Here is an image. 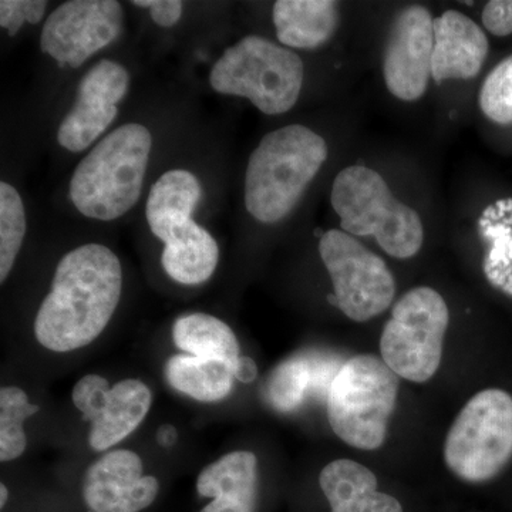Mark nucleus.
Here are the masks:
<instances>
[{"instance_id": "nucleus-27", "label": "nucleus", "mask_w": 512, "mask_h": 512, "mask_svg": "<svg viewBox=\"0 0 512 512\" xmlns=\"http://www.w3.org/2000/svg\"><path fill=\"white\" fill-rule=\"evenodd\" d=\"M45 0H2L0 2V26L8 29L10 36L18 35L23 23L36 25L45 16Z\"/></svg>"}, {"instance_id": "nucleus-6", "label": "nucleus", "mask_w": 512, "mask_h": 512, "mask_svg": "<svg viewBox=\"0 0 512 512\" xmlns=\"http://www.w3.org/2000/svg\"><path fill=\"white\" fill-rule=\"evenodd\" d=\"M399 387L400 377L382 357L359 355L346 360L326 396V412L336 436L359 450L382 446Z\"/></svg>"}, {"instance_id": "nucleus-7", "label": "nucleus", "mask_w": 512, "mask_h": 512, "mask_svg": "<svg viewBox=\"0 0 512 512\" xmlns=\"http://www.w3.org/2000/svg\"><path fill=\"white\" fill-rule=\"evenodd\" d=\"M303 79L301 57L261 36L244 37L229 47L210 73L215 92L245 97L268 116L293 109Z\"/></svg>"}, {"instance_id": "nucleus-32", "label": "nucleus", "mask_w": 512, "mask_h": 512, "mask_svg": "<svg viewBox=\"0 0 512 512\" xmlns=\"http://www.w3.org/2000/svg\"><path fill=\"white\" fill-rule=\"evenodd\" d=\"M9 491L5 484L0 485V507H5L8 503Z\"/></svg>"}, {"instance_id": "nucleus-25", "label": "nucleus", "mask_w": 512, "mask_h": 512, "mask_svg": "<svg viewBox=\"0 0 512 512\" xmlns=\"http://www.w3.org/2000/svg\"><path fill=\"white\" fill-rule=\"evenodd\" d=\"M26 211L19 192L0 183V282L8 278L26 235Z\"/></svg>"}, {"instance_id": "nucleus-13", "label": "nucleus", "mask_w": 512, "mask_h": 512, "mask_svg": "<svg viewBox=\"0 0 512 512\" xmlns=\"http://www.w3.org/2000/svg\"><path fill=\"white\" fill-rule=\"evenodd\" d=\"M434 49V18L429 9L413 5L393 19L383 53V77L396 99L420 100L427 92Z\"/></svg>"}, {"instance_id": "nucleus-1", "label": "nucleus", "mask_w": 512, "mask_h": 512, "mask_svg": "<svg viewBox=\"0 0 512 512\" xmlns=\"http://www.w3.org/2000/svg\"><path fill=\"white\" fill-rule=\"evenodd\" d=\"M119 256L100 244L73 249L60 259L52 291L35 320L37 342L50 352L86 348L107 328L121 298Z\"/></svg>"}, {"instance_id": "nucleus-12", "label": "nucleus", "mask_w": 512, "mask_h": 512, "mask_svg": "<svg viewBox=\"0 0 512 512\" xmlns=\"http://www.w3.org/2000/svg\"><path fill=\"white\" fill-rule=\"evenodd\" d=\"M72 400L84 419L92 423L90 447L104 451L138 429L150 412L153 393L138 379L121 380L110 386L103 376L86 375L74 384Z\"/></svg>"}, {"instance_id": "nucleus-31", "label": "nucleus", "mask_w": 512, "mask_h": 512, "mask_svg": "<svg viewBox=\"0 0 512 512\" xmlns=\"http://www.w3.org/2000/svg\"><path fill=\"white\" fill-rule=\"evenodd\" d=\"M177 430L173 426H163L157 433V441L160 446L171 447L177 441Z\"/></svg>"}, {"instance_id": "nucleus-8", "label": "nucleus", "mask_w": 512, "mask_h": 512, "mask_svg": "<svg viewBox=\"0 0 512 512\" xmlns=\"http://www.w3.org/2000/svg\"><path fill=\"white\" fill-rule=\"evenodd\" d=\"M512 458V396L500 389L477 393L448 431L444 460L461 480L484 483Z\"/></svg>"}, {"instance_id": "nucleus-22", "label": "nucleus", "mask_w": 512, "mask_h": 512, "mask_svg": "<svg viewBox=\"0 0 512 512\" xmlns=\"http://www.w3.org/2000/svg\"><path fill=\"white\" fill-rule=\"evenodd\" d=\"M175 346L187 355L217 359L237 372L241 348L227 323L207 313H191L177 319L173 328Z\"/></svg>"}, {"instance_id": "nucleus-14", "label": "nucleus", "mask_w": 512, "mask_h": 512, "mask_svg": "<svg viewBox=\"0 0 512 512\" xmlns=\"http://www.w3.org/2000/svg\"><path fill=\"white\" fill-rule=\"evenodd\" d=\"M128 84L130 76L123 64L113 60L94 64L80 80L72 110L60 123V146L72 153L92 146L116 119L117 104L126 96Z\"/></svg>"}, {"instance_id": "nucleus-17", "label": "nucleus", "mask_w": 512, "mask_h": 512, "mask_svg": "<svg viewBox=\"0 0 512 512\" xmlns=\"http://www.w3.org/2000/svg\"><path fill=\"white\" fill-rule=\"evenodd\" d=\"M197 491L212 498L201 512H255L258 460L251 451H234L210 464L197 478Z\"/></svg>"}, {"instance_id": "nucleus-30", "label": "nucleus", "mask_w": 512, "mask_h": 512, "mask_svg": "<svg viewBox=\"0 0 512 512\" xmlns=\"http://www.w3.org/2000/svg\"><path fill=\"white\" fill-rule=\"evenodd\" d=\"M256 373H258V369H256L254 360L251 357L242 356L237 372H235V379L242 383H252L255 380Z\"/></svg>"}, {"instance_id": "nucleus-19", "label": "nucleus", "mask_w": 512, "mask_h": 512, "mask_svg": "<svg viewBox=\"0 0 512 512\" xmlns=\"http://www.w3.org/2000/svg\"><path fill=\"white\" fill-rule=\"evenodd\" d=\"M339 5L332 0H279L274 25L279 42L292 49H318L339 26Z\"/></svg>"}, {"instance_id": "nucleus-15", "label": "nucleus", "mask_w": 512, "mask_h": 512, "mask_svg": "<svg viewBox=\"0 0 512 512\" xmlns=\"http://www.w3.org/2000/svg\"><path fill=\"white\" fill-rule=\"evenodd\" d=\"M160 484L144 476L143 460L131 450H113L87 468L84 503L90 512H140L156 501Z\"/></svg>"}, {"instance_id": "nucleus-4", "label": "nucleus", "mask_w": 512, "mask_h": 512, "mask_svg": "<svg viewBox=\"0 0 512 512\" xmlns=\"http://www.w3.org/2000/svg\"><path fill=\"white\" fill-rule=\"evenodd\" d=\"M201 195L200 181L181 168L161 175L148 195V225L164 242L161 264L165 274L178 284L200 285L208 281L220 261L217 241L192 220Z\"/></svg>"}, {"instance_id": "nucleus-24", "label": "nucleus", "mask_w": 512, "mask_h": 512, "mask_svg": "<svg viewBox=\"0 0 512 512\" xmlns=\"http://www.w3.org/2000/svg\"><path fill=\"white\" fill-rule=\"evenodd\" d=\"M37 404L30 403L25 390L5 386L0 390V461L16 460L28 447L23 423L39 412Z\"/></svg>"}, {"instance_id": "nucleus-3", "label": "nucleus", "mask_w": 512, "mask_h": 512, "mask_svg": "<svg viewBox=\"0 0 512 512\" xmlns=\"http://www.w3.org/2000/svg\"><path fill=\"white\" fill-rule=\"evenodd\" d=\"M153 138L147 127L124 124L80 161L70 180V198L84 217L113 221L127 214L143 191Z\"/></svg>"}, {"instance_id": "nucleus-9", "label": "nucleus", "mask_w": 512, "mask_h": 512, "mask_svg": "<svg viewBox=\"0 0 512 512\" xmlns=\"http://www.w3.org/2000/svg\"><path fill=\"white\" fill-rule=\"evenodd\" d=\"M450 312L439 292L420 286L394 305L380 338L383 362L402 379L424 383L436 375Z\"/></svg>"}, {"instance_id": "nucleus-2", "label": "nucleus", "mask_w": 512, "mask_h": 512, "mask_svg": "<svg viewBox=\"0 0 512 512\" xmlns=\"http://www.w3.org/2000/svg\"><path fill=\"white\" fill-rule=\"evenodd\" d=\"M326 160L328 144L311 128L292 124L266 134L245 173L249 214L264 224L284 220Z\"/></svg>"}, {"instance_id": "nucleus-16", "label": "nucleus", "mask_w": 512, "mask_h": 512, "mask_svg": "<svg viewBox=\"0 0 512 512\" xmlns=\"http://www.w3.org/2000/svg\"><path fill=\"white\" fill-rule=\"evenodd\" d=\"M488 49L487 35L473 19L457 10H447L434 19V82L473 79L483 69Z\"/></svg>"}, {"instance_id": "nucleus-18", "label": "nucleus", "mask_w": 512, "mask_h": 512, "mask_svg": "<svg viewBox=\"0 0 512 512\" xmlns=\"http://www.w3.org/2000/svg\"><path fill=\"white\" fill-rule=\"evenodd\" d=\"M319 484L332 512H403L396 498L379 491L375 474L356 461H332Z\"/></svg>"}, {"instance_id": "nucleus-21", "label": "nucleus", "mask_w": 512, "mask_h": 512, "mask_svg": "<svg viewBox=\"0 0 512 512\" xmlns=\"http://www.w3.org/2000/svg\"><path fill=\"white\" fill-rule=\"evenodd\" d=\"M164 376L177 392L202 403L225 399L237 380L228 363L191 355L171 356L165 363Z\"/></svg>"}, {"instance_id": "nucleus-23", "label": "nucleus", "mask_w": 512, "mask_h": 512, "mask_svg": "<svg viewBox=\"0 0 512 512\" xmlns=\"http://www.w3.org/2000/svg\"><path fill=\"white\" fill-rule=\"evenodd\" d=\"M483 237L491 249L485 261L488 279L512 293V198L494 202L480 220Z\"/></svg>"}, {"instance_id": "nucleus-5", "label": "nucleus", "mask_w": 512, "mask_h": 512, "mask_svg": "<svg viewBox=\"0 0 512 512\" xmlns=\"http://www.w3.org/2000/svg\"><path fill=\"white\" fill-rule=\"evenodd\" d=\"M342 231L373 237L387 255L409 259L424 242L419 212L397 200L386 180L365 165H352L336 175L330 195Z\"/></svg>"}, {"instance_id": "nucleus-29", "label": "nucleus", "mask_w": 512, "mask_h": 512, "mask_svg": "<svg viewBox=\"0 0 512 512\" xmlns=\"http://www.w3.org/2000/svg\"><path fill=\"white\" fill-rule=\"evenodd\" d=\"M133 5L150 9L151 18L161 28L177 25L183 15V3L180 0H134Z\"/></svg>"}, {"instance_id": "nucleus-11", "label": "nucleus", "mask_w": 512, "mask_h": 512, "mask_svg": "<svg viewBox=\"0 0 512 512\" xmlns=\"http://www.w3.org/2000/svg\"><path fill=\"white\" fill-rule=\"evenodd\" d=\"M121 29L123 8L116 0H70L46 19L40 47L60 66L77 69L113 43Z\"/></svg>"}, {"instance_id": "nucleus-28", "label": "nucleus", "mask_w": 512, "mask_h": 512, "mask_svg": "<svg viewBox=\"0 0 512 512\" xmlns=\"http://www.w3.org/2000/svg\"><path fill=\"white\" fill-rule=\"evenodd\" d=\"M483 25L491 35H512V0H493L483 9Z\"/></svg>"}, {"instance_id": "nucleus-10", "label": "nucleus", "mask_w": 512, "mask_h": 512, "mask_svg": "<svg viewBox=\"0 0 512 512\" xmlns=\"http://www.w3.org/2000/svg\"><path fill=\"white\" fill-rule=\"evenodd\" d=\"M319 254L332 279L333 301L355 322L376 318L392 305L396 281L386 262L342 229L320 237Z\"/></svg>"}, {"instance_id": "nucleus-20", "label": "nucleus", "mask_w": 512, "mask_h": 512, "mask_svg": "<svg viewBox=\"0 0 512 512\" xmlns=\"http://www.w3.org/2000/svg\"><path fill=\"white\" fill-rule=\"evenodd\" d=\"M342 365L338 360H313L305 356L285 360L266 382V400L278 412L289 413L301 406L313 386L325 390L328 396L330 384Z\"/></svg>"}, {"instance_id": "nucleus-26", "label": "nucleus", "mask_w": 512, "mask_h": 512, "mask_svg": "<svg viewBox=\"0 0 512 512\" xmlns=\"http://www.w3.org/2000/svg\"><path fill=\"white\" fill-rule=\"evenodd\" d=\"M478 101L488 120L500 126L512 124V55L485 77Z\"/></svg>"}]
</instances>
